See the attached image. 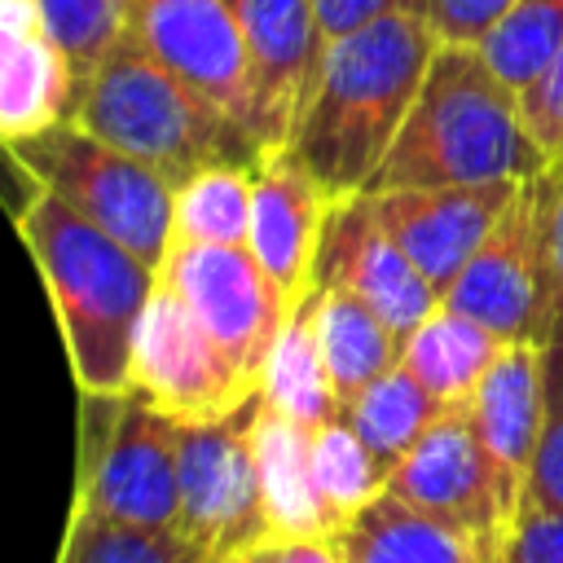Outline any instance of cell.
<instances>
[{"instance_id": "1", "label": "cell", "mask_w": 563, "mask_h": 563, "mask_svg": "<svg viewBox=\"0 0 563 563\" xmlns=\"http://www.w3.org/2000/svg\"><path fill=\"white\" fill-rule=\"evenodd\" d=\"M13 224L48 290L79 396H123L132 387V339L158 268L40 185H26Z\"/></svg>"}, {"instance_id": "2", "label": "cell", "mask_w": 563, "mask_h": 563, "mask_svg": "<svg viewBox=\"0 0 563 563\" xmlns=\"http://www.w3.org/2000/svg\"><path fill=\"white\" fill-rule=\"evenodd\" d=\"M435 48L440 40L418 9L387 13L325 48L290 150L334 202L374 189Z\"/></svg>"}, {"instance_id": "3", "label": "cell", "mask_w": 563, "mask_h": 563, "mask_svg": "<svg viewBox=\"0 0 563 563\" xmlns=\"http://www.w3.org/2000/svg\"><path fill=\"white\" fill-rule=\"evenodd\" d=\"M545 167L550 158L523 123L519 92L501 84L479 48L440 44L369 194L528 180Z\"/></svg>"}, {"instance_id": "4", "label": "cell", "mask_w": 563, "mask_h": 563, "mask_svg": "<svg viewBox=\"0 0 563 563\" xmlns=\"http://www.w3.org/2000/svg\"><path fill=\"white\" fill-rule=\"evenodd\" d=\"M75 123L150 163L172 185L207 167H251L260 150H268L246 123L158 66L132 35H123L79 88Z\"/></svg>"}, {"instance_id": "5", "label": "cell", "mask_w": 563, "mask_h": 563, "mask_svg": "<svg viewBox=\"0 0 563 563\" xmlns=\"http://www.w3.org/2000/svg\"><path fill=\"white\" fill-rule=\"evenodd\" d=\"M4 154L18 167L22 185H40L57 194L79 216H88L110 238H119L128 251H136L145 264L163 268L172 251V216H176V185L163 172L92 136L75 119L35 132L26 141H13L4 145Z\"/></svg>"}, {"instance_id": "6", "label": "cell", "mask_w": 563, "mask_h": 563, "mask_svg": "<svg viewBox=\"0 0 563 563\" xmlns=\"http://www.w3.org/2000/svg\"><path fill=\"white\" fill-rule=\"evenodd\" d=\"M180 422L150 409L141 396H84L79 475L70 506L101 519L176 528L180 510Z\"/></svg>"}, {"instance_id": "7", "label": "cell", "mask_w": 563, "mask_h": 563, "mask_svg": "<svg viewBox=\"0 0 563 563\" xmlns=\"http://www.w3.org/2000/svg\"><path fill=\"white\" fill-rule=\"evenodd\" d=\"M550 198L554 172H537L519 180L510 207L479 242L471 264L444 290V308L479 321L497 339H545L559 312L554 251H550Z\"/></svg>"}, {"instance_id": "8", "label": "cell", "mask_w": 563, "mask_h": 563, "mask_svg": "<svg viewBox=\"0 0 563 563\" xmlns=\"http://www.w3.org/2000/svg\"><path fill=\"white\" fill-rule=\"evenodd\" d=\"M132 396H141L163 418L194 427L246 409L260 383L246 378L233 356L202 330L185 299L158 277L136 339H132Z\"/></svg>"}, {"instance_id": "9", "label": "cell", "mask_w": 563, "mask_h": 563, "mask_svg": "<svg viewBox=\"0 0 563 563\" xmlns=\"http://www.w3.org/2000/svg\"><path fill=\"white\" fill-rule=\"evenodd\" d=\"M255 409L260 396L216 422L180 427L176 462H180V510L176 532L202 545L216 563H233L251 545L268 537L260 466H255Z\"/></svg>"}, {"instance_id": "10", "label": "cell", "mask_w": 563, "mask_h": 563, "mask_svg": "<svg viewBox=\"0 0 563 563\" xmlns=\"http://www.w3.org/2000/svg\"><path fill=\"white\" fill-rule=\"evenodd\" d=\"M158 277L185 299L233 365L260 383L286 308L251 246H172Z\"/></svg>"}, {"instance_id": "11", "label": "cell", "mask_w": 563, "mask_h": 563, "mask_svg": "<svg viewBox=\"0 0 563 563\" xmlns=\"http://www.w3.org/2000/svg\"><path fill=\"white\" fill-rule=\"evenodd\" d=\"M334 198L290 145H268L251 163V255L273 282L286 317L317 295V255Z\"/></svg>"}, {"instance_id": "12", "label": "cell", "mask_w": 563, "mask_h": 563, "mask_svg": "<svg viewBox=\"0 0 563 563\" xmlns=\"http://www.w3.org/2000/svg\"><path fill=\"white\" fill-rule=\"evenodd\" d=\"M128 35L180 84L251 128V62L229 0H132Z\"/></svg>"}, {"instance_id": "13", "label": "cell", "mask_w": 563, "mask_h": 563, "mask_svg": "<svg viewBox=\"0 0 563 563\" xmlns=\"http://www.w3.org/2000/svg\"><path fill=\"white\" fill-rule=\"evenodd\" d=\"M251 62V132L260 145H290L312 101L325 31L312 0H229Z\"/></svg>"}, {"instance_id": "14", "label": "cell", "mask_w": 563, "mask_h": 563, "mask_svg": "<svg viewBox=\"0 0 563 563\" xmlns=\"http://www.w3.org/2000/svg\"><path fill=\"white\" fill-rule=\"evenodd\" d=\"M317 286L352 290L400 334H413L440 308V290L387 233L369 194H352L330 207L317 255Z\"/></svg>"}, {"instance_id": "15", "label": "cell", "mask_w": 563, "mask_h": 563, "mask_svg": "<svg viewBox=\"0 0 563 563\" xmlns=\"http://www.w3.org/2000/svg\"><path fill=\"white\" fill-rule=\"evenodd\" d=\"M471 427L484 449L501 532L519 515L532 488V462L541 444V418H545V352L537 339H510L501 343L497 361L479 378L471 405Z\"/></svg>"}, {"instance_id": "16", "label": "cell", "mask_w": 563, "mask_h": 563, "mask_svg": "<svg viewBox=\"0 0 563 563\" xmlns=\"http://www.w3.org/2000/svg\"><path fill=\"white\" fill-rule=\"evenodd\" d=\"M519 180L497 185H435V189H378L369 194L387 233L418 264V273L440 290L457 282L479 242L493 233L501 211L510 207Z\"/></svg>"}, {"instance_id": "17", "label": "cell", "mask_w": 563, "mask_h": 563, "mask_svg": "<svg viewBox=\"0 0 563 563\" xmlns=\"http://www.w3.org/2000/svg\"><path fill=\"white\" fill-rule=\"evenodd\" d=\"M387 488L396 497H405L409 506L462 528L493 559V545L501 537V515H497L493 475H488V462H484V449L475 440L466 405L444 409L422 431V440L391 466Z\"/></svg>"}, {"instance_id": "18", "label": "cell", "mask_w": 563, "mask_h": 563, "mask_svg": "<svg viewBox=\"0 0 563 563\" xmlns=\"http://www.w3.org/2000/svg\"><path fill=\"white\" fill-rule=\"evenodd\" d=\"M0 141H26L75 119L79 75L44 22L40 0H0Z\"/></svg>"}, {"instance_id": "19", "label": "cell", "mask_w": 563, "mask_h": 563, "mask_svg": "<svg viewBox=\"0 0 563 563\" xmlns=\"http://www.w3.org/2000/svg\"><path fill=\"white\" fill-rule=\"evenodd\" d=\"M343 563H488V550L462 528L409 506L383 488L352 523L334 532Z\"/></svg>"}, {"instance_id": "20", "label": "cell", "mask_w": 563, "mask_h": 563, "mask_svg": "<svg viewBox=\"0 0 563 563\" xmlns=\"http://www.w3.org/2000/svg\"><path fill=\"white\" fill-rule=\"evenodd\" d=\"M251 440L268 537H334L312 479V431L260 400Z\"/></svg>"}, {"instance_id": "21", "label": "cell", "mask_w": 563, "mask_h": 563, "mask_svg": "<svg viewBox=\"0 0 563 563\" xmlns=\"http://www.w3.org/2000/svg\"><path fill=\"white\" fill-rule=\"evenodd\" d=\"M317 343L339 405L347 409L374 378L400 365L405 334L391 330L365 299L339 286H317Z\"/></svg>"}, {"instance_id": "22", "label": "cell", "mask_w": 563, "mask_h": 563, "mask_svg": "<svg viewBox=\"0 0 563 563\" xmlns=\"http://www.w3.org/2000/svg\"><path fill=\"white\" fill-rule=\"evenodd\" d=\"M506 339H497L493 330H484L479 321L453 312V308H435L413 334H405V352L400 365L444 405V409H462L471 405L479 378L488 374V365L497 361Z\"/></svg>"}, {"instance_id": "23", "label": "cell", "mask_w": 563, "mask_h": 563, "mask_svg": "<svg viewBox=\"0 0 563 563\" xmlns=\"http://www.w3.org/2000/svg\"><path fill=\"white\" fill-rule=\"evenodd\" d=\"M260 400L308 431H321L325 422L343 418V405L330 387L321 343H317V295L282 321L260 374Z\"/></svg>"}, {"instance_id": "24", "label": "cell", "mask_w": 563, "mask_h": 563, "mask_svg": "<svg viewBox=\"0 0 563 563\" xmlns=\"http://www.w3.org/2000/svg\"><path fill=\"white\" fill-rule=\"evenodd\" d=\"M444 413V405L405 369H387L383 378H374L347 409L343 418L352 422V431L365 440V449L378 457V466L391 475V466L422 440V431Z\"/></svg>"}, {"instance_id": "25", "label": "cell", "mask_w": 563, "mask_h": 563, "mask_svg": "<svg viewBox=\"0 0 563 563\" xmlns=\"http://www.w3.org/2000/svg\"><path fill=\"white\" fill-rule=\"evenodd\" d=\"M251 167H207L176 185L172 246H246Z\"/></svg>"}, {"instance_id": "26", "label": "cell", "mask_w": 563, "mask_h": 563, "mask_svg": "<svg viewBox=\"0 0 563 563\" xmlns=\"http://www.w3.org/2000/svg\"><path fill=\"white\" fill-rule=\"evenodd\" d=\"M57 563H216L176 528H141L70 506Z\"/></svg>"}, {"instance_id": "27", "label": "cell", "mask_w": 563, "mask_h": 563, "mask_svg": "<svg viewBox=\"0 0 563 563\" xmlns=\"http://www.w3.org/2000/svg\"><path fill=\"white\" fill-rule=\"evenodd\" d=\"M312 479L330 532L352 523L387 488V471L378 466V457L365 449V440L352 431L347 418H334L321 431H312Z\"/></svg>"}, {"instance_id": "28", "label": "cell", "mask_w": 563, "mask_h": 563, "mask_svg": "<svg viewBox=\"0 0 563 563\" xmlns=\"http://www.w3.org/2000/svg\"><path fill=\"white\" fill-rule=\"evenodd\" d=\"M563 48V0H515V9L484 35V62L523 92Z\"/></svg>"}, {"instance_id": "29", "label": "cell", "mask_w": 563, "mask_h": 563, "mask_svg": "<svg viewBox=\"0 0 563 563\" xmlns=\"http://www.w3.org/2000/svg\"><path fill=\"white\" fill-rule=\"evenodd\" d=\"M48 31L75 62L79 88L97 70V62L128 35V9L132 0H40Z\"/></svg>"}, {"instance_id": "30", "label": "cell", "mask_w": 563, "mask_h": 563, "mask_svg": "<svg viewBox=\"0 0 563 563\" xmlns=\"http://www.w3.org/2000/svg\"><path fill=\"white\" fill-rule=\"evenodd\" d=\"M541 352H545V418H541V444H537L528 497L563 510V299L541 339Z\"/></svg>"}, {"instance_id": "31", "label": "cell", "mask_w": 563, "mask_h": 563, "mask_svg": "<svg viewBox=\"0 0 563 563\" xmlns=\"http://www.w3.org/2000/svg\"><path fill=\"white\" fill-rule=\"evenodd\" d=\"M488 563H563V510L528 497L497 537Z\"/></svg>"}, {"instance_id": "32", "label": "cell", "mask_w": 563, "mask_h": 563, "mask_svg": "<svg viewBox=\"0 0 563 563\" xmlns=\"http://www.w3.org/2000/svg\"><path fill=\"white\" fill-rule=\"evenodd\" d=\"M519 110H523V123L537 141V150L559 163L563 158V48L554 53V62L519 92Z\"/></svg>"}, {"instance_id": "33", "label": "cell", "mask_w": 563, "mask_h": 563, "mask_svg": "<svg viewBox=\"0 0 563 563\" xmlns=\"http://www.w3.org/2000/svg\"><path fill=\"white\" fill-rule=\"evenodd\" d=\"M515 9V0H422V18L431 22L440 44L479 48L484 35Z\"/></svg>"}, {"instance_id": "34", "label": "cell", "mask_w": 563, "mask_h": 563, "mask_svg": "<svg viewBox=\"0 0 563 563\" xmlns=\"http://www.w3.org/2000/svg\"><path fill=\"white\" fill-rule=\"evenodd\" d=\"M317 4V18H321V31L325 40H343L387 13H400V9H418L422 13V0H312Z\"/></svg>"}, {"instance_id": "35", "label": "cell", "mask_w": 563, "mask_h": 563, "mask_svg": "<svg viewBox=\"0 0 563 563\" xmlns=\"http://www.w3.org/2000/svg\"><path fill=\"white\" fill-rule=\"evenodd\" d=\"M238 559L242 563H343V550L334 537H264Z\"/></svg>"}, {"instance_id": "36", "label": "cell", "mask_w": 563, "mask_h": 563, "mask_svg": "<svg viewBox=\"0 0 563 563\" xmlns=\"http://www.w3.org/2000/svg\"><path fill=\"white\" fill-rule=\"evenodd\" d=\"M554 172V198H550V251H554V282H559V299H563V158L550 163Z\"/></svg>"}, {"instance_id": "37", "label": "cell", "mask_w": 563, "mask_h": 563, "mask_svg": "<svg viewBox=\"0 0 563 563\" xmlns=\"http://www.w3.org/2000/svg\"><path fill=\"white\" fill-rule=\"evenodd\" d=\"M233 563H242V559H233Z\"/></svg>"}]
</instances>
